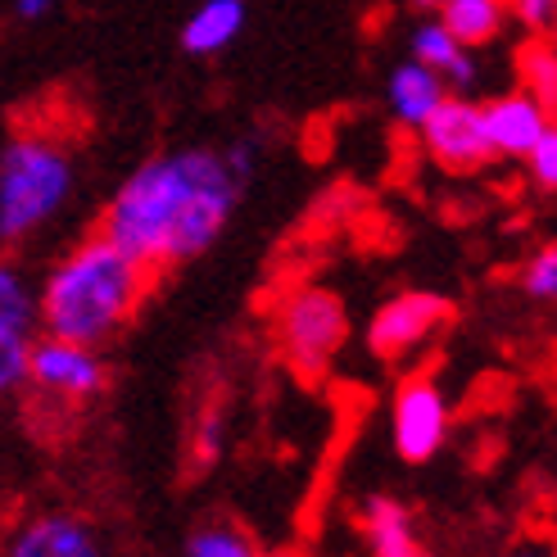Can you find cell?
Here are the masks:
<instances>
[{"label": "cell", "instance_id": "6da1fadb", "mask_svg": "<svg viewBox=\"0 0 557 557\" xmlns=\"http://www.w3.org/2000/svg\"><path fill=\"white\" fill-rule=\"evenodd\" d=\"M245 182L227 169L222 150L195 146L146 159L104 205L100 236L146 268H177L200 259L222 236L240 205Z\"/></svg>", "mask_w": 557, "mask_h": 557}, {"label": "cell", "instance_id": "7a4b0ae2", "mask_svg": "<svg viewBox=\"0 0 557 557\" xmlns=\"http://www.w3.org/2000/svg\"><path fill=\"white\" fill-rule=\"evenodd\" d=\"M150 290V272L136 268L100 232L54 263L37 295V326L50 341L100 349L132 322L136 304Z\"/></svg>", "mask_w": 557, "mask_h": 557}, {"label": "cell", "instance_id": "3957f363", "mask_svg": "<svg viewBox=\"0 0 557 557\" xmlns=\"http://www.w3.org/2000/svg\"><path fill=\"white\" fill-rule=\"evenodd\" d=\"M73 195V150L50 127H18L0 150V240L18 245Z\"/></svg>", "mask_w": 557, "mask_h": 557}, {"label": "cell", "instance_id": "277c9868", "mask_svg": "<svg viewBox=\"0 0 557 557\" xmlns=\"http://www.w3.org/2000/svg\"><path fill=\"white\" fill-rule=\"evenodd\" d=\"M272 326H276V349H282V358L309 381L336 363V354L349 341L345 304L336 290H322V286H295L282 299Z\"/></svg>", "mask_w": 557, "mask_h": 557}, {"label": "cell", "instance_id": "5b68a950", "mask_svg": "<svg viewBox=\"0 0 557 557\" xmlns=\"http://www.w3.org/2000/svg\"><path fill=\"white\" fill-rule=\"evenodd\" d=\"M37 395L64 404V408H82L96 395H104L109 372L100 363V354L87 345H69V341H33L27 349V381Z\"/></svg>", "mask_w": 557, "mask_h": 557}, {"label": "cell", "instance_id": "8992f818", "mask_svg": "<svg viewBox=\"0 0 557 557\" xmlns=\"http://www.w3.org/2000/svg\"><path fill=\"white\" fill-rule=\"evenodd\" d=\"M417 132H422V150L444 173L467 177V173H481L485 163H494L485 127H481V104L467 96H444L440 109Z\"/></svg>", "mask_w": 557, "mask_h": 557}, {"label": "cell", "instance_id": "52a82bcc", "mask_svg": "<svg viewBox=\"0 0 557 557\" xmlns=\"http://www.w3.org/2000/svg\"><path fill=\"white\" fill-rule=\"evenodd\" d=\"M449 440V404L426 372H412L395 395V449L404 462H431Z\"/></svg>", "mask_w": 557, "mask_h": 557}, {"label": "cell", "instance_id": "ba28073f", "mask_svg": "<svg viewBox=\"0 0 557 557\" xmlns=\"http://www.w3.org/2000/svg\"><path fill=\"white\" fill-rule=\"evenodd\" d=\"M449 299L444 295H431V290H408V295H395L385 299L372 326H368V349L385 363H399L404 354H412L422 345L431 331H440L449 322Z\"/></svg>", "mask_w": 557, "mask_h": 557}, {"label": "cell", "instance_id": "9c48e42d", "mask_svg": "<svg viewBox=\"0 0 557 557\" xmlns=\"http://www.w3.org/2000/svg\"><path fill=\"white\" fill-rule=\"evenodd\" d=\"M33 336H37V290L14 263H0V399L23 389Z\"/></svg>", "mask_w": 557, "mask_h": 557}, {"label": "cell", "instance_id": "30bf717a", "mask_svg": "<svg viewBox=\"0 0 557 557\" xmlns=\"http://www.w3.org/2000/svg\"><path fill=\"white\" fill-rule=\"evenodd\" d=\"M0 557H114V553H109V544L96 535L87 517L50 508L18 521Z\"/></svg>", "mask_w": 557, "mask_h": 557}, {"label": "cell", "instance_id": "8fae6325", "mask_svg": "<svg viewBox=\"0 0 557 557\" xmlns=\"http://www.w3.org/2000/svg\"><path fill=\"white\" fill-rule=\"evenodd\" d=\"M481 127H485L494 159H525L540 136L553 127V109L517 87V91H504L481 104Z\"/></svg>", "mask_w": 557, "mask_h": 557}, {"label": "cell", "instance_id": "7c38bea8", "mask_svg": "<svg viewBox=\"0 0 557 557\" xmlns=\"http://www.w3.org/2000/svg\"><path fill=\"white\" fill-rule=\"evenodd\" d=\"M240 33H245V0H200L182 23V50L195 54V60H213V54L236 46Z\"/></svg>", "mask_w": 557, "mask_h": 557}, {"label": "cell", "instance_id": "4fadbf2b", "mask_svg": "<svg viewBox=\"0 0 557 557\" xmlns=\"http://www.w3.org/2000/svg\"><path fill=\"white\" fill-rule=\"evenodd\" d=\"M449 96V87L431 73V69H422V64H412V60H404L395 73H389V82H385V104H389V114H395V123H404V127H422L435 109H440V100Z\"/></svg>", "mask_w": 557, "mask_h": 557}, {"label": "cell", "instance_id": "5bb4252c", "mask_svg": "<svg viewBox=\"0 0 557 557\" xmlns=\"http://www.w3.org/2000/svg\"><path fill=\"white\" fill-rule=\"evenodd\" d=\"M408 60L431 69L444 87H471V82H476V54L462 50L449 33H444L440 18H426V23L412 27V54Z\"/></svg>", "mask_w": 557, "mask_h": 557}, {"label": "cell", "instance_id": "9a60e30c", "mask_svg": "<svg viewBox=\"0 0 557 557\" xmlns=\"http://www.w3.org/2000/svg\"><path fill=\"white\" fill-rule=\"evenodd\" d=\"M435 18L462 50L476 54L481 46H494L504 37L512 14H508V0H444Z\"/></svg>", "mask_w": 557, "mask_h": 557}, {"label": "cell", "instance_id": "2e32d148", "mask_svg": "<svg viewBox=\"0 0 557 557\" xmlns=\"http://www.w3.org/2000/svg\"><path fill=\"white\" fill-rule=\"evenodd\" d=\"M363 525H368V544H372V557H412L417 553V535H412V517L404 504L395 498H368L363 508Z\"/></svg>", "mask_w": 557, "mask_h": 557}, {"label": "cell", "instance_id": "e0dca14e", "mask_svg": "<svg viewBox=\"0 0 557 557\" xmlns=\"http://www.w3.org/2000/svg\"><path fill=\"white\" fill-rule=\"evenodd\" d=\"M517 69H521V91L553 109V100H557V54H553V41L548 37H531L521 46V54H517Z\"/></svg>", "mask_w": 557, "mask_h": 557}, {"label": "cell", "instance_id": "ac0fdd59", "mask_svg": "<svg viewBox=\"0 0 557 557\" xmlns=\"http://www.w3.org/2000/svg\"><path fill=\"white\" fill-rule=\"evenodd\" d=\"M186 557H259V548L245 531L218 521V525H200V531L186 540Z\"/></svg>", "mask_w": 557, "mask_h": 557}, {"label": "cell", "instance_id": "d6986e66", "mask_svg": "<svg viewBox=\"0 0 557 557\" xmlns=\"http://www.w3.org/2000/svg\"><path fill=\"white\" fill-rule=\"evenodd\" d=\"M521 286L531 299H553L557 295V249L553 245H544L531 255V263L521 268Z\"/></svg>", "mask_w": 557, "mask_h": 557}, {"label": "cell", "instance_id": "ffe728a7", "mask_svg": "<svg viewBox=\"0 0 557 557\" xmlns=\"http://www.w3.org/2000/svg\"><path fill=\"white\" fill-rule=\"evenodd\" d=\"M190 449H195V462L200 467L218 462V454H222V408L218 404H209L200 412V422H195V431H190Z\"/></svg>", "mask_w": 557, "mask_h": 557}, {"label": "cell", "instance_id": "44dd1931", "mask_svg": "<svg viewBox=\"0 0 557 557\" xmlns=\"http://www.w3.org/2000/svg\"><path fill=\"white\" fill-rule=\"evenodd\" d=\"M525 169H531V182L540 186V190H553L557 186V127H548L540 141H535V150L521 159Z\"/></svg>", "mask_w": 557, "mask_h": 557}, {"label": "cell", "instance_id": "7402d4cb", "mask_svg": "<svg viewBox=\"0 0 557 557\" xmlns=\"http://www.w3.org/2000/svg\"><path fill=\"white\" fill-rule=\"evenodd\" d=\"M508 14L525 27V33H553V18H557V0H508Z\"/></svg>", "mask_w": 557, "mask_h": 557}, {"label": "cell", "instance_id": "603a6c76", "mask_svg": "<svg viewBox=\"0 0 557 557\" xmlns=\"http://www.w3.org/2000/svg\"><path fill=\"white\" fill-rule=\"evenodd\" d=\"M54 14V0H14V18L18 23H41Z\"/></svg>", "mask_w": 557, "mask_h": 557}, {"label": "cell", "instance_id": "cb8c5ba5", "mask_svg": "<svg viewBox=\"0 0 557 557\" xmlns=\"http://www.w3.org/2000/svg\"><path fill=\"white\" fill-rule=\"evenodd\" d=\"M412 5H417V10H426V14H440L444 0H412Z\"/></svg>", "mask_w": 557, "mask_h": 557}, {"label": "cell", "instance_id": "d4e9b609", "mask_svg": "<svg viewBox=\"0 0 557 557\" xmlns=\"http://www.w3.org/2000/svg\"><path fill=\"white\" fill-rule=\"evenodd\" d=\"M259 557H263V553H259ZM268 557H295V553H268Z\"/></svg>", "mask_w": 557, "mask_h": 557}, {"label": "cell", "instance_id": "484cf974", "mask_svg": "<svg viewBox=\"0 0 557 557\" xmlns=\"http://www.w3.org/2000/svg\"><path fill=\"white\" fill-rule=\"evenodd\" d=\"M517 557H540V553H517Z\"/></svg>", "mask_w": 557, "mask_h": 557}, {"label": "cell", "instance_id": "4316f807", "mask_svg": "<svg viewBox=\"0 0 557 557\" xmlns=\"http://www.w3.org/2000/svg\"><path fill=\"white\" fill-rule=\"evenodd\" d=\"M412 557H426V553H422V548H417V553H412Z\"/></svg>", "mask_w": 557, "mask_h": 557}]
</instances>
